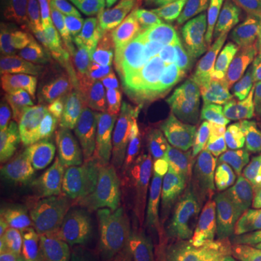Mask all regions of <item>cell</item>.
<instances>
[{
  "instance_id": "83f0119b",
  "label": "cell",
  "mask_w": 261,
  "mask_h": 261,
  "mask_svg": "<svg viewBox=\"0 0 261 261\" xmlns=\"http://www.w3.org/2000/svg\"><path fill=\"white\" fill-rule=\"evenodd\" d=\"M102 5L121 25L130 31H149L163 34L155 19L134 2V0H102Z\"/></svg>"
},
{
  "instance_id": "6da1fadb",
  "label": "cell",
  "mask_w": 261,
  "mask_h": 261,
  "mask_svg": "<svg viewBox=\"0 0 261 261\" xmlns=\"http://www.w3.org/2000/svg\"><path fill=\"white\" fill-rule=\"evenodd\" d=\"M67 79L63 68L37 60L28 48L2 47L0 99L6 112L31 111L34 103L56 92Z\"/></svg>"
},
{
  "instance_id": "cb8c5ba5",
  "label": "cell",
  "mask_w": 261,
  "mask_h": 261,
  "mask_svg": "<svg viewBox=\"0 0 261 261\" xmlns=\"http://www.w3.org/2000/svg\"><path fill=\"white\" fill-rule=\"evenodd\" d=\"M224 144L225 138L222 132H206L183 122L177 141L171 151L181 159L200 161Z\"/></svg>"
},
{
  "instance_id": "d6986e66",
  "label": "cell",
  "mask_w": 261,
  "mask_h": 261,
  "mask_svg": "<svg viewBox=\"0 0 261 261\" xmlns=\"http://www.w3.org/2000/svg\"><path fill=\"white\" fill-rule=\"evenodd\" d=\"M196 225L170 214L163 225L149 261H195Z\"/></svg>"
},
{
  "instance_id": "484cf974",
  "label": "cell",
  "mask_w": 261,
  "mask_h": 261,
  "mask_svg": "<svg viewBox=\"0 0 261 261\" xmlns=\"http://www.w3.org/2000/svg\"><path fill=\"white\" fill-rule=\"evenodd\" d=\"M233 233V229H222L215 224L196 225L195 261H226Z\"/></svg>"
},
{
  "instance_id": "9a60e30c",
  "label": "cell",
  "mask_w": 261,
  "mask_h": 261,
  "mask_svg": "<svg viewBox=\"0 0 261 261\" xmlns=\"http://www.w3.org/2000/svg\"><path fill=\"white\" fill-rule=\"evenodd\" d=\"M100 16H102V34L105 45L108 48L109 54L113 57V60L116 61L122 74L125 75L132 97H135L140 109L144 112V109L148 106L151 100V93L148 92L147 82L141 71L140 65L132 54L129 31L121 25L113 16H111V13L103 6L102 2H100Z\"/></svg>"
},
{
  "instance_id": "e575fe53",
  "label": "cell",
  "mask_w": 261,
  "mask_h": 261,
  "mask_svg": "<svg viewBox=\"0 0 261 261\" xmlns=\"http://www.w3.org/2000/svg\"><path fill=\"white\" fill-rule=\"evenodd\" d=\"M9 261H38V254L35 252L34 244H20L18 251L15 252V255H13V258H10Z\"/></svg>"
},
{
  "instance_id": "603a6c76",
  "label": "cell",
  "mask_w": 261,
  "mask_h": 261,
  "mask_svg": "<svg viewBox=\"0 0 261 261\" xmlns=\"http://www.w3.org/2000/svg\"><path fill=\"white\" fill-rule=\"evenodd\" d=\"M228 261H261V209L247 203Z\"/></svg>"
},
{
  "instance_id": "4dcf8cb0",
  "label": "cell",
  "mask_w": 261,
  "mask_h": 261,
  "mask_svg": "<svg viewBox=\"0 0 261 261\" xmlns=\"http://www.w3.org/2000/svg\"><path fill=\"white\" fill-rule=\"evenodd\" d=\"M116 243L118 240L96 222L87 233L75 261H111Z\"/></svg>"
},
{
  "instance_id": "8d00e7d4",
  "label": "cell",
  "mask_w": 261,
  "mask_h": 261,
  "mask_svg": "<svg viewBox=\"0 0 261 261\" xmlns=\"http://www.w3.org/2000/svg\"><path fill=\"white\" fill-rule=\"evenodd\" d=\"M140 2L142 5H145L151 12H154L159 6H161V5H163L164 2H167V0H140Z\"/></svg>"
},
{
  "instance_id": "8992f818",
  "label": "cell",
  "mask_w": 261,
  "mask_h": 261,
  "mask_svg": "<svg viewBox=\"0 0 261 261\" xmlns=\"http://www.w3.org/2000/svg\"><path fill=\"white\" fill-rule=\"evenodd\" d=\"M89 135L49 119L37 111L3 112L0 119L2 148L47 147L75 151L87 142Z\"/></svg>"
},
{
  "instance_id": "7c38bea8",
  "label": "cell",
  "mask_w": 261,
  "mask_h": 261,
  "mask_svg": "<svg viewBox=\"0 0 261 261\" xmlns=\"http://www.w3.org/2000/svg\"><path fill=\"white\" fill-rule=\"evenodd\" d=\"M229 87L221 63H211L196 84L183 121L206 132H222L228 109Z\"/></svg>"
},
{
  "instance_id": "f1b7e54d",
  "label": "cell",
  "mask_w": 261,
  "mask_h": 261,
  "mask_svg": "<svg viewBox=\"0 0 261 261\" xmlns=\"http://www.w3.org/2000/svg\"><path fill=\"white\" fill-rule=\"evenodd\" d=\"M18 206L8 197L3 202L0 212V261H9L18 251V244L22 235V219Z\"/></svg>"
},
{
  "instance_id": "d4e9b609",
  "label": "cell",
  "mask_w": 261,
  "mask_h": 261,
  "mask_svg": "<svg viewBox=\"0 0 261 261\" xmlns=\"http://www.w3.org/2000/svg\"><path fill=\"white\" fill-rule=\"evenodd\" d=\"M129 44L141 71L145 74L159 68L168 47L167 38L163 34L149 31H129Z\"/></svg>"
},
{
  "instance_id": "30bf717a",
  "label": "cell",
  "mask_w": 261,
  "mask_h": 261,
  "mask_svg": "<svg viewBox=\"0 0 261 261\" xmlns=\"http://www.w3.org/2000/svg\"><path fill=\"white\" fill-rule=\"evenodd\" d=\"M87 60L96 89V102L100 105L109 118L134 132V137H137L138 141V147L145 145V142L148 144L149 140L144 138L138 130L140 106L135 97H129L123 92L121 70L113 57H111L109 51L106 49Z\"/></svg>"
},
{
  "instance_id": "d6a6232c",
  "label": "cell",
  "mask_w": 261,
  "mask_h": 261,
  "mask_svg": "<svg viewBox=\"0 0 261 261\" xmlns=\"http://www.w3.org/2000/svg\"><path fill=\"white\" fill-rule=\"evenodd\" d=\"M64 64L67 70L70 71V74L73 75V79L83 87L84 92L96 100V89H94L93 77L89 67V60L86 57H79V58L67 60L64 61Z\"/></svg>"
},
{
  "instance_id": "4316f807",
  "label": "cell",
  "mask_w": 261,
  "mask_h": 261,
  "mask_svg": "<svg viewBox=\"0 0 261 261\" xmlns=\"http://www.w3.org/2000/svg\"><path fill=\"white\" fill-rule=\"evenodd\" d=\"M100 2L102 0H77L79 9H80V18H82L83 47L86 58H90L108 49L105 45L102 34Z\"/></svg>"
},
{
  "instance_id": "8fae6325",
  "label": "cell",
  "mask_w": 261,
  "mask_h": 261,
  "mask_svg": "<svg viewBox=\"0 0 261 261\" xmlns=\"http://www.w3.org/2000/svg\"><path fill=\"white\" fill-rule=\"evenodd\" d=\"M9 196L18 206L25 222L27 238L34 245H38L48 222L56 215L67 212L63 192L45 178L13 185Z\"/></svg>"
},
{
  "instance_id": "74e56055",
  "label": "cell",
  "mask_w": 261,
  "mask_h": 261,
  "mask_svg": "<svg viewBox=\"0 0 261 261\" xmlns=\"http://www.w3.org/2000/svg\"><path fill=\"white\" fill-rule=\"evenodd\" d=\"M116 261H141L140 258H134V257H126V255H119V258Z\"/></svg>"
},
{
  "instance_id": "7402d4cb",
  "label": "cell",
  "mask_w": 261,
  "mask_h": 261,
  "mask_svg": "<svg viewBox=\"0 0 261 261\" xmlns=\"http://www.w3.org/2000/svg\"><path fill=\"white\" fill-rule=\"evenodd\" d=\"M212 10L211 0H167L152 13L176 32L196 29Z\"/></svg>"
},
{
  "instance_id": "7a4b0ae2",
  "label": "cell",
  "mask_w": 261,
  "mask_h": 261,
  "mask_svg": "<svg viewBox=\"0 0 261 261\" xmlns=\"http://www.w3.org/2000/svg\"><path fill=\"white\" fill-rule=\"evenodd\" d=\"M155 178L164 189L174 214L186 221L214 224L212 186L199 160H186L171 149L154 155Z\"/></svg>"
},
{
  "instance_id": "836d02e7",
  "label": "cell",
  "mask_w": 261,
  "mask_h": 261,
  "mask_svg": "<svg viewBox=\"0 0 261 261\" xmlns=\"http://www.w3.org/2000/svg\"><path fill=\"white\" fill-rule=\"evenodd\" d=\"M244 164H245V170L252 186L261 195V152L244 161Z\"/></svg>"
},
{
  "instance_id": "44dd1931",
  "label": "cell",
  "mask_w": 261,
  "mask_h": 261,
  "mask_svg": "<svg viewBox=\"0 0 261 261\" xmlns=\"http://www.w3.org/2000/svg\"><path fill=\"white\" fill-rule=\"evenodd\" d=\"M214 224L222 229H237L243 218L244 186L238 178L219 177L212 183Z\"/></svg>"
},
{
  "instance_id": "ba28073f",
  "label": "cell",
  "mask_w": 261,
  "mask_h": 261,
  "mask_svg": "<svg viewBox=\"0 0 261 261\" xmlns=\"http://www.w3.org/2000/svg\"><path fill=\"white\" fill-rule=\"evenodd\" d=\"M2 170L12 185L45 178L56 185L65 197H71L74 155L68 151L47 147H13L3 149Z\"/></svg>"
},
{
  "instance_id": "ffe728a7",
  "label": "cell",
  "mask_w": 261,
  "mask_h": 261,
  "mask_svg": "<svg viewBox=\"0 0 261 261\" xmlns=\"http://www.w3.org/2000/svg\"><path fill=\"white\" fill-rule=\"evenodd\" d=\"M56 37L58 58L63 63L71 58L86 57L77 0H57Z\"/></svg>"
},
{
  "instance_id": "277c9868",
  "label": "cell",
  "mask_w": 261,
  "mask_h": 261,
  "mask_svg": "<svg viewBox=\"0 0 261 261\" xmlns=\"http://www.w3.org/2000/svg\"><path fill=\"white\" fill-rule=\"evenodd\" d=\"M261 27V0H240L225 16L205 19L195 29L196 47L207 63H221L237 53Z\"/></svg>"
},
{
  "instance_id": "9c48e42d",
  "label": "cell",
  "mask_w": 261,
  "mask_h": 261,
  "mask_svg": "<svg viewBox=\"0 0 261 261\" xmlns=\"http://www.w3.org/2000/svg\"><path fill=\"white\" fill-rule=\"evenodd\" d=\"M56 6L57 0H2L8 35L39 49L48 60H57Z\"/></svg>"
},
{
  "instance_id": "4fadbf2b",
  "label": "cell",
  "mask_w": 261,
  "mask_h": 261,
  "mask_svg": "<svg viewBox=\"0 0 261 261\" xmlns=\"http://www.w3.org/2000/svg\"><path fill=\"white\" fill-rule=\"evenodd\" d=\"M94 224L93 212L84 209L56 215L38 243V261H75Z\"/></svg>"
},
{
  "instance_id": "5b68a950",
  "label": "cell",
  "mask_w": 261,
  "mask_h": 261,
  "mask_svg": "<svg viewBox=\"0 0 261 261\" xmlns=\"http://www.w3.org/2000/svg\"><path fill=\"white\" fill-rule=\"evenodd\" d=\"M144 167L140 151L125 148L113 152L80 174L75 190L79 203L99 207L116 196L128 193L142 181Z\"/></svg>"
},
{
  "instance_id": "e0dca14e",
  "label": "cell",
  "mask_w": 261,
  "mask_h": 261,
  "mask_svg": "<svg viewBox=\"0 0 261 261\" xmlns=\"http://www.w3.org/2000/svg\"><path fill=\"white\" fill-rule=\"evenodd\" d=\"M152 154L173 149L183 125V109L167 90H151V100L144 109Z\"/></svg>"
},
{
  "instance_id": "2e32d148",
  "label": "cell",
  "mask_w": 261,
  "mask_h": 261,
  "mask_svg": "<svg viewBox=\"0 0 261 261\" xmlns=\"http://www.w3.org/2000/svg\"><path fill=\"white\" fill-rule=\"evenodd\" d=\"M229 132L244 161L261 152V83L229 97Z\"/></svg>"
},
{
  "instance_id": "d590c367",
  "label": "cell",
  "mask_w": 261,
  "mask_h": 261,
  "mask_svg": "<svg viewBox=\"0 0 261 261\" xmlns=\"http://www.w3.org/2000/svg\"><path fill=\"white\" fill-rule=\"evenodd\" d=\"M212 2V10L215 15H221L224 10H226L235 0H211Z\"/></svg>"
},
{
  "instance_id": "5bb4252c",
  "label": "cell",
  "mask_w": 261,
  "mask_h": 261,
  "mask_svg": "<svg viewBox=\"0 0 261 261\" xmlns=\"http://www.w3.org/2000/svg\"><path fill=\"white\" fill-rule=\"evenodd\" d=\"M99 106L67 79L56 92L38 102L37 112L73 129H92L102 122Z\"/></svg>"
},
{
  "instance_id": "52a82bcc",
  "label": "cell",
  "mask_w": 261,
  "mask_h": 261,
  "mask_svg": "<svg viewBox=\"0 0 261 261\" xmlns=\"http://www.w3.org/2000/svg\"><path fill=\"white\" fill-rule=\"evenodd\" d=\"M192 35H176L168 41L167 53L159 68L145 77L149 90H167L180 103L183 113L192 100L196 84L207 68Z\"/></svg>"
},
{
  "instance_id": "f546056e",
  "label": "cell",
  "mask_w": 261,
  "mask_h": 261,
  "mask_svg": "<svg viewBox=\"0 0 261 261\" xmlns=\"http://www.w3.org/2000/svg\"><path fill=\"white\" fill-rule=\"evenodd\" d=\"M130 197L128 193L121 196H116L106 203L99 206L96 211V222L106 229L112 237H115L119 243L122 233L125 231V226L128 222V215H129Z\"/></svg>"
},
{
  "instance_id": "3957f363",
  "label": "cell",
  "mask_w": 261,
  "mask_h": 261,
  "mask_svg": "<svg viewBox=\"0 0 261 261\" xmlns=\"http://www.w3.org/2000/svg\"><path fill=\"white\" fill-rule=\"evenodd\" d=\"M170 214L173 209L157 178L138 183L130 196L128 222L118 245L119 255L148 258Z\"/></svg>"
},
{
  "instance_id": "ac0fdd59",
  "label": "cell",
  "mask_w": 261,
  "mask_h": 261,
  "mask_svg": "<svg viewBox=\"0 0 261 261\" xmlns=\"http://www.w3.org/2000/svg\"><path fill=\"white\" fill-rule=\"evenodd\" d=\"M229 97L248 93L261 83V27L250 39L222 61Z\"/></svg>"
},
{
  "instance_id": "1f68e13d",
  "label": "cell",
  "mask_w": 261,
  "mask_h": 261,
  "mask_svg": "<svg viewBox=\"0 0 261 261\" xmlns=\"http://www.w3.org/2000/svg\"><path fill=\"white\" fill-rule=\"evenodd\" d=\"M200 161L203 163L207 173L214 178H238V166L233 159L232 151L226 142Z\"/></svg>"
}]
</instances>
